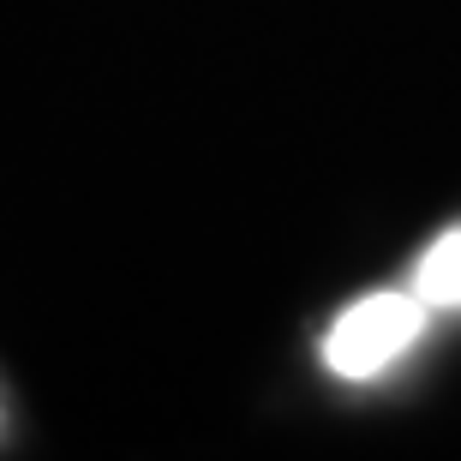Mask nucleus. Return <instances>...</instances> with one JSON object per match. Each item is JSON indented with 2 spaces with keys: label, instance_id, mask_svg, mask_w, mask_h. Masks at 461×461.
<instances>
[{
  "label": "nucleus",
  "instance_id": "nucleus-1",
  "mask_svg": "<svg viewBox=\"0 0 461 461\" xmlns=\"http://www.w3.org/2000/svg\"><path fill=\"white\" fill-rule=\"evenodd\" d=\"M426 318H431V306L413 288H377L366 300H354L324 336L330 372L348 377V384H366V377L390 372L395 359L420 342Z\"/></svg>",
  "mask_w": 461,
  "mask_h": 461
},
{
  "label": "nucleus",
  "instance_id": "nucleus-2",
  "mask_svg": "<svg viewBox=\"0 0 461 461\" xmlns=\"http://www.w3.org/2000/svg\"><path fill=\"white\" fill-rule=\"evenodd\" d=\"M413 294H420L431 312L461 306V228L431 240V252L420 258V270H413Z\"/></svg>",
  "mask_w": 461,
  "mask_h": 461
}]
</instances>
